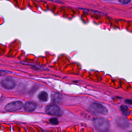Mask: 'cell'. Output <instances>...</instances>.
<instances>
[{"label":"cell","instance_id":"1","mask_svg":"<svg viewBox=\"0 0 132 132\" xmlns=\"http://www.w3.org/2000/svg\"><path fill=\"white\" fill-rule=\"evenodd\" d=\"M94 126L99 132H108L110 128L109 121L105 118L98 117L93 121Z\"/></svg>","mask_w":132,"mask_h":132},{"label":"cell","instance_id":"2","mask_svg":"<svg viewBox=\"0 0 132 132\" xmlns=\"http://www.w3.org/2000/svg\"><path fill=\"white\" fill-rule=\"evenodd\" d=\"M89 108L93 112L100 114H107L108 111L103 105L100 103H93L90 105Z\"/></svg>","mask_w":132,"mask_h":132},{"label":"cell","instance_id":"3","mask_svg":"<svg viewBox=\"0 0 132 132\" xmlns=\"http://www.w3.org/2000/svg\"><path fill=\"white\" fill-rule=\"evenodd\" d=\"M1 86L5 89L10 90L13 89L16 86L15 79L11 77H7L1 81Z\"/></svg>","mask_w":132,"mask_h":132},{"label":"cell","instance_id":"4","mask_svg":"<svg viewBox=\"0 0 132 132\" xmlns=\"http://www.w3.org/2000/svg\"><path fill=\"white\" fill-rule=\"evenodd\" d=\"M23 106V103L20 101H15L7 104L5 109L8 111H14L21 109Z\"/></svg>","mask_w":132,"mask_h":132},{"label":"cell","instance_id":"5","mask_svg":"<svg viewBox=\"0 0 132 132\" xmlns=\"http://www.w3.org/2000/svg\"><path fill=\"white\" fill-rule=\"evenodd\" d=\"M45 111L48 114L51 116H57L60 113V109L57 105L51 104L46 106Z\"/></svg>","mask_w":132,"mask_h":132},{"label":"cell","instance_id":"6","mask_svg":"<svg viewBox=\"0 0 132 132\" xmlns=\"http://www.w3.org/2000/svg\"><path fill=\"white\" fill-rule=\"evenodd\" d=\"M37 108V104L32 102H28L24 105V109L26 111H33Z\"/></svg>","mask_w":132,"mask_h":132},{"label":"cell","instance_id":"7","mask_svg":"<svg viewBox=\"0 0 132 132\" xmlns=\"http://www.w3.org/2000/svg\"><path fill=\"white\" fill-rule=\"evenodd\" d=\"M117 124L119 127L122 128H125L129 126V122L127 119L121 118H119L117 121Z\"/></svg>","mask_w":132,"mask_h":132},{"label":"cell","instance_id":"8","mask_svg":"<svg viewBox=\"0 0 132 132\" xmlns=\"http://www.w3.org/2000/svg\"><path fill=\"white\" fill-rule=\"evenodd\" d=\"M38 99L41 102H46L48 100V94L45 91L41 92L38 95Z\"/></svg>","mask_w":132,"mask_h":132},{"label":"cell","instance_id":"9","mask_svg":"<svg viewBox=\"0 0 132 132\" xmlns=\"http://www.w3.org/2000/svg\"><path fill=\"white\" fill-rule=\"evenodd\" d=\"M51 97H52V100L54 102H58L60 101L62 99V96L61 95L57 92H53L51 94Z\"/></svg>","mask_w":132,"mask_h":132},{"label":"cell","instance_id":"10","mask_svg":"<svg viewBox=\"0 0 132 132\" xmlns=\"http://www.w3.org/2000/svg\"><path fill=\"white\" fill-rule=\"evenodd\" d=\"M120 109H121V110L123 114H124L125 116H127V115L128 114V107L127 106H124V105H122L120 107Z\"/></svg>","mask_w":132,"mask_h":132},{"label":"cell","instance_id":"11","mask_svg":"<svg viewBox=\"0 0 132 132\" xmlns=\"http://www.w3.org/2000/svg\"><path fill=\"white\" fill-rule=\"evenodd\" d=\"M49 121H50V122L53 125H57V124H58V123H59L57 119L55 118H51Z\"/></svg>","mask_w":132,"mask_h":132},{"label":"cell","instance_id":"12","mask_svg":"<svg viewBox=\"0 0 132 132\" xmlns=\"http://www.w3.org/2000/svg\"><path fill=\"white\" fill-rule=\"evenodd\" d=\"M122 4H127L129 3H130L131 1H128V0H123V1H119Z\"/></svg>","mask_w":132,"mask_h":132},{"label":"cell","instance_id":"13","mask_svg":"<svg viewBox=\"0 0 132 132\" xmlns=\"http://www.w3.org/2000/svg\"><path fill=\"white\" fill-rule=\"evenodd\" d=\"M131 101L130 100H126L125 101V103H127V104H131Z\"/></svg>","mask_w":132,"mask_h":132},{"label":"cell","instance_id":"14","mask_svg":"<svg viewBox=\"0 0 132 132\" xmlns=\"http://www.w3.org/2000/svg\"><path fill=\"white\" fill-rule=\"evenodd\" d=\"M128 132H131V131H128Z\"/></svg>","mask_w":132,"mask_h":132},{"label":"cell","instance_id":"15","mask_svg":"<svg viewBox=\"0 0 132 132\" xmlns=\"http://www.w3.org/2000/svg\"><path fill=\"white\" fill-rule=\"evenodd\" d=\"M110 132H112V131H110Z\"/></svg>","mask_w":132,"mask_h":132}]
</instances>
